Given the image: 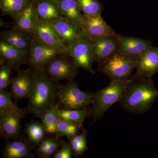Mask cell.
<instances>
[{
	"label": "cell",
	"mask_w": 158,
	"mask_h": 158,
	"mask_svg": "<svg viewBox=\"0 0 158 158\" xmlns=\"http://www.w3.org/2000/svg\"><path fill=\"white\" fill-rule=\"evenodd\" d=\"M58 139L56 138H52L50 144L42 156V158L50 157L51 156L53 155L61 147L62 142L59 141Z\"/></svg>",
	"instance_id": "d6a6232c"
},
{
	"label": "cell",
	"mask_w": 158,
	"mask_h": 158,
	"mask_svg": "<svg viewBox=\"0 0 158 158\" xmlns=\"http://www.w3.org/2000/svg\"><path fill=\"white\" fill-rule=\"evenodd\" d=\"M119 49L118 52L139 57L144 55L152 43L148 40L125 36L117 34Z\"/></svg>",
	"instance_id": "2e32d148"
},
{
	"label": "cell",
	"mask_w": 158,
	"mask_h": 158,
	"mask_svg": "<svg viewBox=\"0 0 158 158\" xmlns=\"http://www.w3.org/2000/svg\"><path fill=\"white\" fill-rule=\"evenodd\" d=\"M25 132L29 142L33 145H39L45 137L46 131L42 123L32 121L26 126Z\"/></svg>",
	"instance_id": "4316f807"
},
{
	"label": "cell",
	"mask_w": 158,
	"mask_h": 158,
	"mask_svg": "<svg viewBox=\"0 0 158 158\" xmlns=\"http://www.w3.org/2000/svg\"><path fill=\"white\" fill-rule=\"evenodd\" d=\"M30 62V51L22 50L0 41V62H7L15 69Z\"/></svg>",
	"instance_id": "e0dca14e"
},
{
	"label": "cell",
	"mask_w": 158,
	"mask_h": 158,
	"mask_svg": "<svg viewBox=\"0 0 158 158\" xmlns=\"http://www.w3.org/2000/svg\"><path fill=\"white\" fill-rule=\"evenodd\" d=\"M32 81L31 71L19 70L17 75L11 79L9 85L11 97L16 101L29 98Z\"/></svg>",
	"instance_id": "9a60e30c"
},
{
	"label": "cell",
	"mask_w": 158,
	"mask_h": 158,
	"mask_svg": "<svg viewBox=\"0 0 158 158\" xmlns=\"http://www.w3.org/2000/svg\"><path fill=\"white\" fill-rule=\"evenodd\" d=\"M11 97L7 90H0V114H14L23 118L26 110L19 107L13 102Z\"/></svg>",
	"instance_id": "d4e9b609"
},
{
	"label": "cell",
	"mask_w": 158,
	"mask_h": 158,
	"mask_svg": "<svg viewBox=\"0 0 158 158\" xmlns=\"http://www.w3.org/2000/svg\"><path fill=\"white\" fill-rule=\"evenodd\" d=\"M90 108L78 110H66L58 108L59 118L73 124L83 126V123L90 116Z\"/></svg>",
	"instance_id": "484cf974"
},
{
	"label": "cell",
	"mask_w": 158,
	"mask_h": 158,
	"mask_svg": "<svg viewBox=\"0 0 158 158\" xmlns=\"http://www.w3.org/2000/svg\"><path fill=\"white\" fill-rule=\"evenodd\" d=\"M34 0H0L3 14L16 18L33 3Z\"/></svg>",
	"instance_id": "7402d4cb"
},
{
	"label": "cell",
	"mask_w": 158,
	"mask_h": 158,
	"mask_svg": "<svg viewBox=\"0 0 158 158\" xmlns=\"http://www.w3.org/2000/svg\"><path fill=\"white\" fill-rule=\"evenodd\" d=\"M77 66L67 54L59 53L45 65L44 70L53 81H75Z\"/></svg>",
	"instance_id": "8992f818"
},
{
	"label": "cell",
	"mask_w": 158,
	"mask_h": 158,
	"mask_svg": "<svg viewBox=\"0 0 158 158\" xmlns=\"http://www.w3.org/2000/svg\"><path fill=\"white\" fill-rule=\"evenodd\" d=\"M138 57L121 53L113 54L99 66L98 71L104 74L111 81L131 78Z\"/></svg>",
	"instance_id": "5b68a950"
},
{
	"label": "cell",
	"mask_w": 158,
	"mask_h": 158,
	"mask_svg": "<svg viewBox=\"0 0 158 158\" xmlns=\"http://www.w3.org/2000/svg\"><path fill=\"white\" fill-rule=\"evenodd\" d=\"M84 15H101L104 7L98 0H75Z\"/></svg>",
	"instance_id": "f1b7e54d"
},
{
	"label": "cell",
	"mask_w": 158,
	"mask_h": 158,
	"mask_svg": "<svg viewBox=\"0 0 158 158\" xmlns=\"http://www.w3.org/2000/svg\"><path fill=\"white\" fill-rule=\"evenodd\" d=\"M83 126L73 124L60 118L57 126L56 138L66 137L70 138L78 134L83 128Z\"/></svg>",
	"instance_id": "f546056e"
},
{
	"label": "cell",
	"mask_w": 158,
	"mask_h": 158,
	"mask_svg": "<svg viewBox=\"0 0 158 158\" xmlns=\"http://www.w3.org/2000/svg\"><path fill=\"white\" fill-rule=\"evenodd\" d=\"M52 139V138H44L40 143L37 150V153L40 157H42L47 148L50 144Z\"/></svg>",
	"instance_id": "836d02e7"
},
{
	"label": "cell",
	"mask_w": 158,
	"mask_h": 158,
	"mask_svg": "<svg viewBox=\"0 0 158 158\" xmlns=\"http://www.w3.org/2000/svg\"><path fill=\"white\" fill-rule=\"evenodd\" d=\"M73 155V152L70 144L63 142L60 149L54 154L53 156L54 158H71Z\"/></svg>",
	"instance_id": "1f68e13d"
},
{
	"label": "cell",
	"mask_w": 158,
	"mask_h": 158,
	"mask_svg": "<svg viewBox=\"0 0 158 158\" xmlns=\"http://www.w3.org/2000/svg\"><path fill=\"white\" fill-rule=\"evenodd\" d=\"M40 118L47 134L56 135L60 120L58 107L56 105H53L43 113Z\"/></svg>",
	"instance_id": "cb8c5ba5"
},
{
	"label": "cell",
	"mask_w": 158,
	"mask_h": 158,
	"mask_svg": "<svg viewBox=\"0 0 158 158\" xmlns=\"http://www.w3.org/2000/svg\"><path fill=\"white\" fill-rule=\"evenodd\" d=\"M56 1L64 17L81 25L84 19V15L75 0Z\"/></svg>",
	"instance_id": "603a6c76"
},
{
	"label": "cell",
	"mask_w": 158,
	"mask_h": 158,
	"mask_svg": "<svg viewBox=\"0 0 158 158\" xmlns=\"http://www.w3.org/2000/svg\"><path fill=\"white\" fill-rule=\"evenodd\" d=\"M81 26L82 30L91 40L102 36L116 34L113 28L104 20L101 15H84V19Z\"/></svg>",
	"instance_id": "7c38bea8"
},
{
	"label": "cell",
	"mask_w": 158,
	"mask_h": 158,
	"mask_svg": "<svg viewBox=\"0 0 158 158\" xmlns=\"http://www.w3.org/2000/svg\"><path fill=\"white\" fill-rule=\"evenodd\" d=\"M21 118L14 114H0L1 130L5 138L11 139L18 138L21 132Z\"/></svg>",
	"instance_id": "44dd1931"
},
{
	"label": "cell",
	"mask_w": 158,
	"mask_h": 158,
	"mask_svg": "<svg viewBox=\"0 0 158 158\" xmlns=\"http://www.w3.org/2000/svg\"><path fill=\"white\" fill-rule=\"evenodd\" d=\"M66 53L78 68L84 69L91 73H95L92 69L94 60L91 40L84 31H82L76 40L66 50Z\"/></svg>",
	"instance_id": "52a82bcc"
},
{
	"label": "cell",
	"mask_w": 158,
	"mask_h": 158,
	"mask_svg": "<svg viewBox=\"0 0 158 158\" xmlns=\"http://www.w3.org/2000/svg\"><path fill=\"white\" fill-rule=\"evenodd\" d=\"M94 94L82 91L75 81H68L66 85L58 86L56 106L66 110L88 109L93 103Z\"/></svg>",
	"instance_id": "277c9868"
},
{
	"label": "cell",
	"mask_w": 158,
	"mask_h": 158,
	"mask_svg": "<svg viewBox=\"0 0 158 158\" xmlns=\"http://www.w3.org/2000/svg\"><path fill=\"white\" fill-rule=\"evenodd\" d=\"M0 90H7L11 82L13 68L6 62H0Z\"/></svg>",
	"instance_id": "4dcf8cb0"
},
{
	"label": "cell",
	"mask_w": 158,
	"mask_h": 158,
	"mask_svg": "<svg viewBox=\"0 0 158 158\" xmlns=\"http://www.w3.org/2000/svg\"><path fill=\"white\" fill-rule=\"evenodd\" d=\"M50 23L66 50L73 44L83 31L78 23L64 17Z\"/></svg>",
	"instance_id": "30bf717a"
},
{
	"label": "cell",
	"mask_w": 158,
	"mask_h": 158,
	"mask_svg": "<svg viewBox=\"0 0 158 158\" xmlns=\"http://www.w3.org/2000/svg\"><path fill=\"white\" fill-rule=\"evenodd\" d=\"M136 71L131 80L151 79L158 72V47H150L146 52L138 57L136 62Z\"/></svg>",
	"instance_id": "ba28073f"
},
{
	"label": "cell",
	"mask_w": 158,
	"mask_h": 158,
	"mask_svg": "<svg viewBox=\"0 0 158 158\" xmlns=\"http://www.w3.org/2000/svg\"><path fill=\"white\" fill-rule=\"evenodd\" d=\"M158 98V89L151 79L134 80L128 83L119 102L128 113L143 114L150 109Z\"/></svg>",
	"instance_id": "6da1fadb"
},
{
	"label": "cell",
	"mask_w": 158,
	"mask_h": 158,
	"mask_svg": "<svg viewBox=\"0 0 158 158\" xmlns=\"http://www.w3.org/2000/svg\"><path fill=\"white\" fill-rule=\"evenodd\" d=\"M33 5L38 21L51 23L64 17L56 0H34Z\"/></svg>",
	"instance_id": "5bb4252c"
},
{
	"label": "cell",
	"mask_w": 158,
	"mask_h": 158,
	"mask_svg": "<svg viewBox=\"0 0 158 158\" xmlns=\"http://www.w3.org/2000/svg\"><path fill=\"white\" fill-rule=\"evenodd\" d=\"M29 64L33 69L44 70L45 65L59 53L56 50L32 38Z\"/></svg>",
	"instance_id": "8fae6325"
},
{
	"label": "cell",
	"mask_w": 158,
	"mask_h": 158,
	"mask_svg": "<svg viewBox=\"0 0 158 158\" xmlns=\"http://www.w3.org/2000/svg\"><path fill=\"white\" fill-rule=\"evenodd\" d=\"M87 137V131L83 128L81 134H78L69 138L73 154L75 156L83 155L88 150Z\"/></svg>",
	"instance_id": "83f0119b"
},
{
	"label": "cell",
	"mask_w": 158,
	"mask_h": 158,
	"mask_svg": "<svg viewBox=\"0 0 158 158\" xmlns=\"http://www.w3.org/2000/svg\"><path fill=\"white\" fill-rule=\"evenodd\" d=\"M32 85L27 111L40 116L53 105L56 100L58 85L50 78L44 70L32 69Z\"/></svg>",
	"instance_id": "7a4b0ae2"
},
{
	"label": "cell",
	"mask_w": 158,
	"mask_h": 158,
	"mask_svg": "<svg viewBox=\"0 0 158 158\" xmlns=\"http://www.w3.org/2000/svg\"><path fill=\"white\" fill-rule=\"evenodd\" d=\"M14 19L12 29L32 34L38 22L33 3Z\"/></svg>",
	"instance_id": "ffe728a7"
},
{
	"label": "cell",
	"mask_w": 158,
	"mask_h": 158,
	"mask_svg": "<svg viewBox=\"0 0 158 158\" xmlns=\"http://www.w3.org/2000/svg\"><path fill=\"white\" fill-rule=\"evenodd\" d=\"M91 41L94 60L97 62L99 66L110 56L118 52L117 34L97 37Z\"/></svg>",
	"instance_id": "9c48e42d"
},
{
	"label": "cell",
	"mask_w": 158,
	"mask_h": 158,
	"mask_svg": "<svg viewBox=\"0 0 158 158\" xmlns=\"http://www.w3.org/2000/svg\"><path fill=\"white\" fill-rule=\"evenodd\" d=\"M34 39L50 47L60 53H66V50L56 34L50 23L38 21L31 34Z\"/></svg>",
	"instance_id": "4fadbf2b"
},
{
	"label": "cell",
	"mask_w": 158,
	"mask_h": 158,
	"mask_svg": "<svg viewBox=\"0 0 158 158\" xmlns=\"http://www.w3.org/2000/svg\"><path fill=\"white\" fill-rule=\"evenodd\" d=\"M32 38V34L15 29L3 31L0 35V41L25 51H30Z\"/></svg>",
	"instance_id": "ac0fdd59"
},
{
	"label": "cell",
	"mask_w": 158,
	"mask_h": 158,
	"mask_svg": "<svg viewBox=\"0 0 158 158\" xmlns=\"http://www.w3.org/2000/svg\"><path fill=\"white\" fill-rule=\"evenodd\" d=\"M131 79L111 81L108 86L94 93L90 116L93 123L101 119L113 104L119 102Z\"/></svg>",
	"instance_id": "3957f363"
},
{
	"label": "cell",
	"mask_w": 158,
	"mask_h": 158,
	"mask_svg": "<svg viewBox=\"0 0 158 158\" xmlns=\"http://www.w3.org/2000/svg\"><path fill=\"white\" fill-rule=\"evenodd\" d=\"M33 146L27 140L20 139L9 141L2 151L4 158H26L33 157L32 150Z\"/></svg>",
	"instance_id": "d6986e66"
}]
</instances>
